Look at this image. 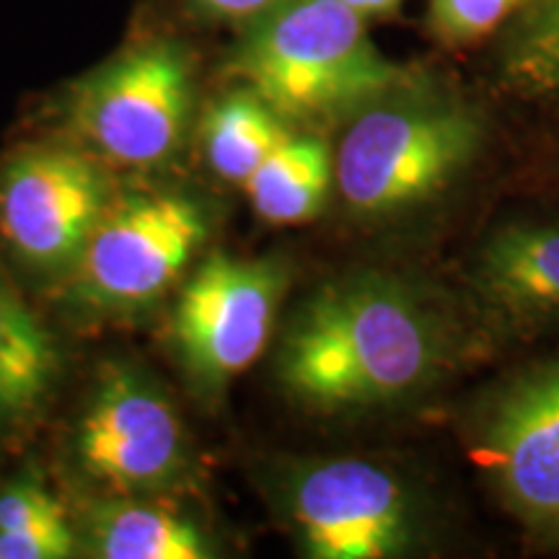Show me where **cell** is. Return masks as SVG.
Instances as JSON below:
<instances>
[{
  "mask_svg": "<svg viewBox=\"0 0 559 559\" xmlns=\"http://www.w3.org/2000/svg\"><path fill=\"white\" fill-rule=\"evenodd\" d=\"M111 202L107 174L70 145L21 148L0 171V234L39 270H70Z\"/></svg>",
  "mask_w": 559,
  "mask_h": 559,
  "instance_id": "cell-6",
  "label": "cell"
},
{
  "mask_svg": "<svg viewBox=\"0 0 559 559\" xmlns=\"http://www.w3.org/2000/svg\"><path fill=\"white\" fill-rule=\"evenodd\" d=\"M383 99L360 109L334 158L342 200L370 218L436 198L469 166L481 140L479 120L464 104Z\"/></svg>",
  "mask_w": 559,
  "mask_h": 559,
  "instance_id": "cell-3",
  "label": "cell"
},
{
  "mask_svg": "<svg viewBox=\"0 0 559 559\" xmlns=\"http://www.w3.org/2000/svg\"><path fill=\"white\" fill-rule=\"evenodd\" d=\"M285 280L275 262L239 260L223 251L200 264L179 293L174 342L202 386L218 389L260 358Z\"/></svg>",
  "mask_w": 559,
  "mask_h": 559,
  "instance_id": "cell-7",
  "label": "cell"
},
{
  "mask_svg": "<svg viewBox=\"0 0 559 559\" xmlns=\"http://www.w3.org/2000/svg\"><path fill=\"white\" fill-rule=\"evenodd\" d=\"M207 221L198 202L174 192L111 198L70 267L73 304L96 311L148 306L198 254Z\"/></svg>",
  "mask_w": 559,
  "mask_h": 559,
  "instance_id": "cell-5",
  "label": "cell"
},
{
  "mask_svg": "<svg viewBox=\"0 0 559 559\" xmlns=\"http://www.w3.org/2000/svg\"><path fill=\"white\" fill-rule=\"evenodd\" d=\"M481 280L500 304L559 313V228H508L481 257Z\"/></svg>",
  "mask_w": 559,
  "mask_h": 559,
  "instance_id": "cell-14",
  "label": "cell"
},
{
  "mask_svg": "<svg viewBox=\"0 0 559 559\" xmlns=\"http://www.w3.org/2000/svg\"><path fill=\"white\" fill-rule=\"evenodd\" d=\"M75 536L66 510L37 481L0 492V559H66Z\"/></svg>",
  "mask_w": 559,
  "mask_h": 559,
  "instance_id": "cell-16",
  "label": "cell"
},
{
  "mask_svg": "<svg viewBox=\"0 0 559 559\" xmlns=\"http://www.w3.org/2000/svg\"><path fill=\"white\" fill-rule=\"evenodd\" d=\"M349 9H355L362 16H379V13H386L402 3V0H342Z\"/></svg>",
  "mask_w": 559,
  "mask_h": 559,
  "instance_id": "cell-20",
  "label": "cell"
},
{
  "mask_svg": "<svg viewBox=\"0 0 559 559\" xmlns=\"http://www.w3.org/2000/svg\"><path fill=\"white\" fill-rule=\"evenodd\" d=\"M234 73L285 122L353 115L400 86V68L342 0H277L251 19Z\"/></svg>",
  "mask_w": 559,
  "mask_h": 559,
  "instance_id": "cell-2",
  "label": "cell"
},
{
  "mask_svg": "<svg viewBox=\"0 0 559 559\" xmlns=\"http://www.w3.org/2000/svg\"><path fill=\"white\" fill-rule=\"evenodd\" d=\"M200 13L221 21H251L277 0H190Z\"/></svg>",
  "mask_w": 559,
  "mask_h": 559,
  "instance_id": "cell-19",
  "label": "cell"
},
{
  "mask_svg": "<svg viewBox=\"0 0 559 559\" xmlns=\"http://www.w3.org/2000/svg\"><path fill=\"white\" fill-rule=\"evenodd\" d=\"M510 73L536 88H559V0H549L513 50Z\"/></svg>",
  "mask_w": 559,
  "mask_h": 559,
  "instance_id": "cell-17",
  "label": "cell"
},
{
  "mask_svg": "<svg viewBox=\"0 0 559 559\" xmlns=\"http://www.w3.org/2000/svg\"><path fill=\"white\" fill-rule=\"evenodd\" d=\"M451 337L425 298L381 275L326 285L293 321L280 349V379L317 409L400 400L436 379Z\"/></svg>",
  "mask_w": 559,
  "mask_h": 559,
  "instance_id": "cell-1",
  "label": "cell"
},
{
  "mask_svg": "<svg viewBox=\"0 0 559 559\" xmlns=\"http://www.w3.org/2000/svg\"><path fill=\"white\" fill-rule=\"evenodd\" d=\"M290 515L313 559H383L409 542V502L394 474L360 459L304 469L290 487Z\"/></svg>",
  "mask_w": 559,
  "mask_h": 559,
  "instance_id": "cell-8",
  "label": "cell"
},
{
  "mask_svg": "<svg viewBox=\"0 0 559 559\" xmlns=\"http://www.w3.org/2000/svg\"><path fill=\"white\" fill-rule=\"evenodd\" d=\"M205 156L210 169L243 185L257 166L290 135L285 120L254 91H236L207 111Z\"/></svg>",
  "mask_w": 559,
  "mask_h": 559,
  "instance_id": "cell-15",
  "label": "cell"
},
{
  "mask_svg": "<svg viewBox=\"0 0 559 559\" xmlns=\"http://www.w3.org/2000/svg\"><path fill=\"white\" fill-rule=\"evenodd\" d=\"M521 0H432V29L449 45H469L502 24Z\"/></svg>",
  "mask_w": 559,
  "mask_h": 559,
  "instance_id": "cell-18",
  "label": "cell"
},
{
  "mask_svg": "<svg viewBox=\"0 0 559 559\" xmlns=\"http://www.w3.org/2000/svg\"><path fill=\"white\" fill-rule=\"evenodd\" d=\"M194 79L187 52L158 39L104 62L70 91L68 117L83 143L132 169L169 160L192 117Z\"/></svg>",
  "mask_w": 559,
  "mask_h": 559,
  "instance_id": "cell-4",
  "label": "cell"
},
{
  "mask_svg": "<svg viewBox=\"0 0 559 559\" xmlns=\"http://www.w3.org/2000/svg\"><path fill=\"white\" fill-rule=\"evenodd\" d=\"M83 472L122 495L156 492L185 469V436L171 402L132 370H111L75 430Z\"/></svg>",
  "mask_w": 559,
  "mask_h": 559,
  "instance_id": "cell-9",
  "label": "cell"
},
{
  "mask_svg": "<svg viewBox=\"0 0 559 559\" xmlns=\"http://www.w3.org/2000/svg\"><path fill=\"white\" fill-rule=\"evenodd\" d=\"M88 549L102 559H205V536L192 521L140 500H111L91 513Z\"/></svg>",
  "mask_w": 559,
  "mask_h": 559,
  "instance_id": "cell-13",
  "label": "cell"
},
{
  "mask_svg": "<svg viewBox=\"0 0 559 559\" xmlns=\"http://www.w3.org/2000/svg\"><path fill=\"white\" fill-rule=\"evenodd\" d=\"M334 160L317 138L288 135L243 181L262 221L296 226L313 221L330 198Z\"/></svg>",
  "mask_w": 559,
  "mask_h": 559,
  "instance_id": "cell-11",
  "label": "cell"
},
{
  "mask_svg": "<svg viewBox=\"0 0 559 559\" xmlns=\"http://www.w3.org/2000/svg\"><path fill=\"white\" fill-rule=\"evenodd\" d=\"M485 464L528 526L559 536V360L502 391L487 419Z\"/></svg>",
  "mask_w": 559,
  "mask_h": 559,
  "instance_id": "cell-10",
  "label": "cell"
},
{
  "mask_svg": "<svg viewBox=\"0 0 559 559\" xmlns=\"http://www.w3.org/2000/svg\"><path fill=\"white\" fill-rule=\"evenodd\" d=\"M58 370L50 332L39 324L0 264V423L37 409Z\"/></svg>",
  "mask_w": 559,
  "mask_h": 559,
  "instance_id": "cell-12",
  "label": "cell"
}]
</instances>
